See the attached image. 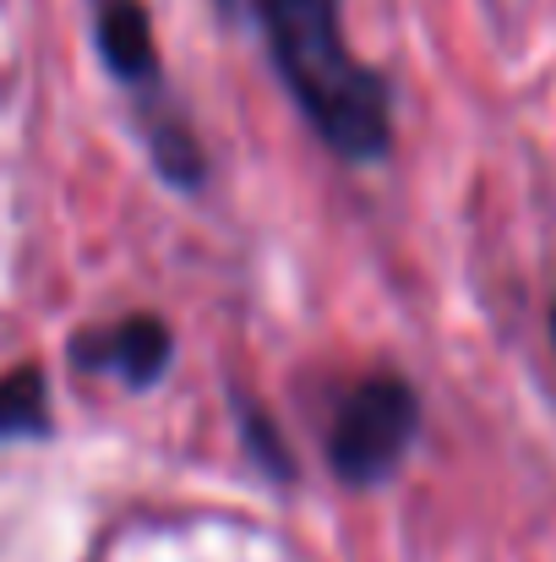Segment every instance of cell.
<instances>
[{
  "label": "cell",
  "mask_w": 556,
  "mask_h": 562,
  "mask_svg": "<svg viewBox=\"0 0 556 562\" xmlns=\"http://www.w3.org/2000/svg\"><path fill=\"white\" fill-rule=\"evenodd\" d=\"M273 44V66L311 126L350 159L387 148V88L339 38V0H251Z\"/></svg>",
  "instance_id": "cell-1"
},
{
  "label": "cell",
  "mask_w": 556,
  "mask_h": 562,
  "mask_svg": "<svg viewBox=\"0 0 556 562\" xmlns=\"http://www.w3.org/2000/svg\"><path fill=\"white\" fill-rule=\"evenodd\" d=\"M415 426H420V404L409 393V382L398 376H366L350 387V398L339 404V420H333V470L350 481V486H376L398 470V459L409 453L415 442Z\"/></svg>",
  "instance_id": "cell-2"
},
{
  "label": "cell",
  "mask_w": 556,
  "mask_h": 562,
  "mask_svg": "<svg viewBox=\"0 0 556 562\" xmlns=\"http://www.w3.org/2000/svg\"><path fill=\"white\" fill-rule=\"evenodd\" d=\"M77 361L93 372H115L126 382H154L170 361V334L154 317H126L110 334H93L77 345Z\"/></svg>",
  "instance_id": "cell-3"
},
{
  "label": "cell",
  "mask_w": 556,
  "mask_h": 562,
  "mask_svg": "<svg viewBox=\"0 0 556 562\" xmlns=\"http://www.w3.org/2000/svg\"><path fill=\"white\" fill-rule=\"evenodd\" d=\"M99 49L132 88L159 82V49H154V22H148L143 0H104L99 5Z\"/></svg>",
  "instance_id": "cell-4"
},
{
  "label": "cell",
  "mask_w": 556,
  "mask_h": 562,
  "mask_svg": "<svg viewBox=\"0 0 556 562\" xmlns=\"http://www.w3.org/2000/svg\"><path fill=\"white\" fill-rule=\"evenodd\" d=\"M49 415H44V382L38 372H11L0 382V437H27L38 431Z\"/></svg>",
  "instance_id": "cell-5"
}]
</instances>
